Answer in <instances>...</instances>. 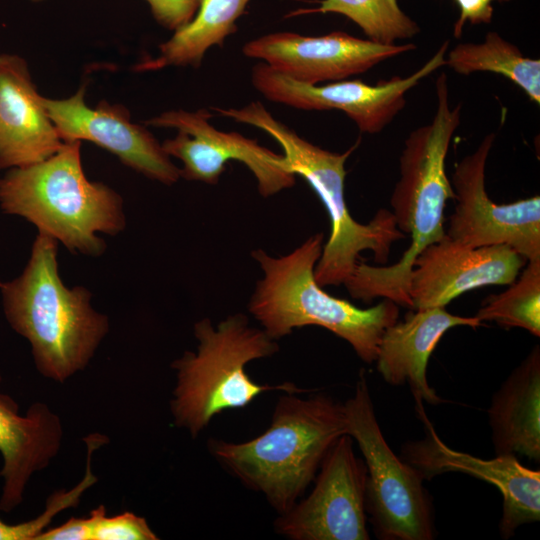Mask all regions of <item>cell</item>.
Listing matches in <instances>:
<instances>
[{
    "label": "cell",
    "mask_w": 540,
    "mask_h": 540,
    "mask_svg": "<svg viewBox=\"0 0 540 540\" xmlns=\"http://www.w3.org/2000/svg\"><path fill=\"white\" fill-rule=\"evenodd\" d=\"M212 110L272 136L284 151V167L303 177L323 203L331 232L314 270L320 286L344 284L362 251H371L378 264L387 263L392 245L406 237L397 228L391 210L381 208L368 223L362 224L352 217L345 199V163L359 141L344 153L322 149L276 120L258 101L240 109L212 107Z\"/></svg>",
    "instance_id": "obj_6"
},
{
    "label": "cell",
    "mask_w": 540,
    "mask_h": 540,
    "mask_svg": "<svg viewBox=\"0 0 540 540\" xmlns=\"http://www.w3.org/2000/svg\"><path fill=\"white\" fill-rule=\"evenodd\" d=\"M57 254V240L38 233L22 273L0 282V294L7 322L30 343L36 370L63 384L88 366L110 322L93 308L86 287L64 284Z\"/></svg>",
    "instance_id": "obj_2"
},
{
    "label": "cell",
    "mask_w": 540,
    "mask_h": 540,
    "mask_svg": "<svg viewBox=\"0 0 540 540\" xmlns=\"http://www.w3.org/2000/svg\"><path fill=\"white\" fill-rule=\"evenodd\" d=\"M482 325L475 316L453 315L445 307L411 309L383 333L376 355L377 370L390 385L408 384L416 402L442 403L427 380V364L443 335L457 326Z\"/></svg>",
    "instance_id": "obj_19"
},
{
    "label": "cell",
    "mask_w": 540,
    "mask_h": 540,
    "mask_svg": "<svg viewBox=\"0 0 540 540\" xmlns=\"http://www.w3.org/2000/svg\"><path fill=\"white\" fill-rule=\"evenodd\" d=\"M63 433L60 416L47 404L35 402L21 415L17 402L0 393L1 511L10 513L23 502L32 475L58 455Z\"/></svg>",
    "instance_id": "obj_18"
},
{
    "label": "cell",
    "mask_w": 540,
    "mask_h": 540,
    "mask_svg": "<svg viewBox=\"0 0 540 540\" xmlns=\"http://www.w3.org/2000/svg\"><path fill=\"white\" fill-rule=\"evenodd\" d=\"M527 262L518 280L500 294L486 298L475 315L480 322L493 321L540 336V259Z\"/></svg>",
    "instance_id": "obj_24"
},
{
    "label": "cell",
    "mask_w": 540,
    "mask_h": 540,
    "mask_svg": "<svg viewBox=\"0 0 540 540\" xmlns=\"http://www.w3.org/2000/svg\"><path fill=\"white\" fill-rule=\"evenodd\" d=\"M416 411L426 427V436L403 447L404 460L416 468L423 479L446 472L466 473L499 489L502 498L500 533L504 539L517 528L540 520V472L520 464L515 455H496L481 459L448 447L438 436L423 409Z\"/></svg>",
    "instance_id": "obj_15"
},
{
    "label": "cell",
    "mask_w": 540,
    "mask_h": 540,
    "mask_svg": "<svg viewBox=\"0 0 540 540\" xmlns=\"http://www.w3.org/2000/svg\"><path fill=\"white\" fill-rule=\"evenodd\" d=\"M319 469L309 496L276 519L277 533L292 540H368L367 470L353 438L340 436Z\"/></svg>",
    "instance_id": "obj_12"
},
{
    "label": "cell",
    "mask_w": 540,
    "mask_h": 540,
    "mask_svg": "<svg viewBox=\"0 0 540 540\" xmlns=\"http://www.w3.org/2000/svg\"><path fill=\"white\" fill-rule=\"evenodd\" d=\"M30 1L38 3V2L45 1V0H30Z\"/></svg>",
    "instance_id": "obj_30"
},
{
    "label": "cell",
    "mask_w": 540,
    "mask_h": 540,
    "mask_svg": "<svg viewBox=\"0 0 540 540\" xmlns=\"http://www.w3.org/2000/svg\"><path fill=\"white\" fill-rule=\"evenodd\" d=\"M347 434L358 444L367 470L365 509L381 540H432L433 508L419 471L402 461L380 429L366 377L344 404Z\"/></svg>",
    "instance_id": "obj_8"
},
{
    "label": "cell",
    "mask_w": 540,
    "mask_h": 540,
    "mask_svg": "<svg viewBox=\"0 0 540 540\" xmlns=\"http://www.w3.org/2000/svg\"><path fill=\"white\" fill-rule=\"evenodd\" d=\"M92 540H157L144 517L133 512L108 516L104 505L89 513Z\"/></svg>",
    "instance_id": "obj_26"
},
{
    "label": "cell",
    "mask_w": 540,
    "mask_h": 540,
    "mask_svg": "<svg viewBox=\"0 0 540 540\" xmlns=\"http://www.w3.org/2000/svg\"><path fill=\"white\" fill-rule=\"evenodd\" d=\"M415 49L413 43L387 45L341 31L322 36L276 32L245 43L242 52L296 81L315 85L364 73Z\"/></svg>",
    "instance_id": "obj_14"
},
{
    "label": "cell",
    "mask_w": 540,
    "mask_h": 540,
    "mask_svg": "<svg viewBox=\"0 0 540 540\" xmlns=\"http://www.w3.org/2000/svg\"><path fill=\"white\" fill-rule=\"evenodd\" d=\"M196 351H185L171 364L176 385L170 411L176 427L196 438L217 414L249 405L268 391L301 393L293 383L260 384L250 378L246 366L279 350L276 340L254 328L241 313L213 326L209 318L194 325Z\"/></svg>",
    "instance_id": "obj_7"
},
{
    "label": "cell",
    "mask_w": 540,
    "mask_h": 540,
    "mask_svg": "<svg viewBox=\"0 0 540 540\" xmlns=\"http://www.w3.org/2000/svg\"><path fill=\"white\" fill-rule=\"evenodd\" d=\"M460 9L458 20L454 24L453 35L460 38L464 24L489 23L493 15L494 1L507 2L510 0H455Z\"/></svg>",
    "instance_id": "obj_28"
},
{
    "label": "cell",
    "mask_w": 540,
    "mask_h": 540,
    "mask_svg": "<svg viewBox=\"0 0 540 540\" xmlns=\"http://www.w3.org/2000/svg\"><path fill=\"white\" fill-rule=\"evenodd\" d=\"M279 397L270 426L241 443L210 439L217 462L247 488L262 493L279 513L288 512L314 480L335 441L347 434L343 404L328 395Z\"/></svg>",
    "instance_id": "obj_3"
},
{
    "label": "cell",
    "mask_w": 540,
    "mask_h": 540,
    "mask_svg": "<svg viewBox=\"0 0 540 540\" xmlns=\"http://www.w3.org/2000/svg\"><path fill=\"white\" fill-rule=\"evenodd\" d=\"M37 540H92L89 517H71L55 528H47Z\"/></svg>",
    "instance_id": "obj_29"
},
{
    "label": "cell",
    "mask_w": 540,
    "mask_h": 540,
    "mask_svg": "<svg viewBox=\"0 0 540 540\" xmlns=\"http://www.w3.org/2000/svg\"><path fill=\"white\" fill-rule=\"evenodd\" d=\"M0 208L24 218L74 254L102 255L106 243L126 227L123 198L104 183L89 180L81 142H64L47 159L8 169L0 178Z\"/></svg>",
    "instance_id": "obj_4"
},
{
    "label": "cell",
    "mask_w": 540,
    "mask_h": 540,
    "mask_svg": "<svg viewBox=\"0 0 540 540\" xmlns=\"http://www.w3.org/2000/svg\"><path fill=\"white\" fill-rule=\"evenodd\" d=\"M212 114L206 109L189 112L169 110L146 121L154 127L175 128L178 133L162 143L163 150L183 163L180 176L191 181L216 184L229 160H238L255 176L264 197L292 187L296 175L283 166L284 156L277 154L237 132L213 127Z\"/></svg>",
    "instance_id": "obj_11"
},
{
    "label": "cell",
    "mask_w": 540,
    "mask_h": 540,
    "mask_svg": "<svg viewBox=\"0 0 540 540\" xmlns=\"http://www.w3.org/2000/svg\"><path fill=\"white\" fill-rule=\"evenodd\" d=\"M201 0H146L154 19L164 28L176 31L189 23Z\"/></svg>",
    "instance_id": "obj_27"
},
{
    "label": "cell",
    "mask_w": 540,
    "mask_h": 540,
    "mask_svg": "<svg viewBox=\"0 0 540 540\" xmlns=\"http://www.w3.org/2000/svg\"><path fill=\"white\" fill-rule=\"evenodd\" d=\"M250 0H201L192 20L174 31L158 46L159 55L136 64L137 72L156 71L168 66L199 67L206 51L223 46L225 39L237 31L236 21Z\"/></svg>",
    "instance_id": "obj_21"
},
{
    "label": "cell",
    "mask_w": 540,
    "mask_h": 540,
    "mask_svg": "<svg viewBox=\"0 0 540 540\" xmlns=\"http://www.w3.org/2000/svg\"><path fill=\"white\" fill-rule=\"evenodd\" d=\"M323 241V233H316L280 257L253 251L264 275L256 284L249 312L274 340L296 328L319 326L347 341L362 361L371 364L384 331L398 321L399 306L384 299L362 309L324 291L314 275Z\"/></svg>",
    "instance_id": "obj_5"
},
{
    "label": "cell",
    "mask_w": 540,
    "mask_h": 540,
    "mask_svg": "<svg viewBox=\"0 0 540 540\" xmlns=\"http://www.w3.org/2000/svg\"><path fill=\"white\" fill-rule=\"evenodd\" d=\"M2 381V374H1V371H0V382Z\"/></svg>",
    "instance_id": "obj_31"
},
{
    "label": "cell",
    "mask_w": 540,
    "mask_h": 540,
    "mask_svg": "<svg viewBox=\"0 0 540 540\" xmlns=\"http://www.w3.org/2000/svg\"><path fill=\"white\" fill-rule=\"evenodd\" d=\"M63 144L27 62L16 54H0V169L38 163Z\"/></svg>",
    "instance_id": "obj_17"
},
{
    "label": "cell",
    "mask_w": 540,
    "mask_h": 540,
    "mask_svg": "<svg viewBox=\"0 0 540 540\" xmlns=\"http://www.w3.org/2000/svg\"><path fill=\"white\" fill-rule=\"evenodd\" d=\"M449 41L416 72L394 76L376 85L361 80H339L326 85L296 81L266 63L252 68L251 81L270 101L302 110H340L354 121L362 133L381 132L404 108L406 93L423 78L445 65Z\"/></svg>",
    "instance_id": "obj_10"
},
{
    "label": "cell",
    "mask_w": 540,
    "mask_h": 540,
    "mask_svg": "<svg viewBox=\"0 0 540 540\" xmlns=\"http://www.w3.org/2000/svg\"><path fill=\"white\" fill-rule=\"evenodd\" d=\"M526 259L507 245L472 248L447 235L415 259L409 280L412 309L445 307L467 291L513 283Z\"/></svg>",
    "instance_id": "obj_16"
},
{
    "label": "cell",
    "mask_w": 540,
    "mask_h": 540,
    "mask_svg": "<svg viewBox=\"0 0 540 540\" xmlns=\"http://www.w3.org/2000/svg\"><path fill=\"white\" fill-rule=\"evenodd\" d=\"M320 6L292 13H338L356 23L369 40L395 44L414 37L419 25L399 6L398 0H319Z\"/></svg>",
    "instance_id": "obj_23"
},
{
    "label": "cell",
    "mask_w": 540,
    "mask_h": 540,
    "mask_svg": "<svg viewBox=\"0 0 540 540\" xmlns=\"http://www.w3.org/2000/svg\"><path fill=\"white\" fill-rule=\"evenodd\" d=\"M496 455L540 459V350L535 346L495 392L488 409Z\"/></svg>",
    "instance_id": "obj_20"
},
{
    "label": "cell",
    "mask_w": 540,
    "mask_h": 540,
    "mask_svg": "<svg viewBox=\"0 0 540 540\" xmlns=\"http://www.w3.org/2000/svg\"><path fill=\"white\" fill-rule=\"evenodd\" d=\"M437 106L432 121L413 130L399 158L400 177L390 197L397 228L411 242L400 260L389 266L359 261L344 283L350 296L364 302L389 299L412 309L409 280L416 257L446 236L444 210L454 193L445 170L451 139L460 125L461 106L451 107L448 78L435 83Z\"/></svg>",
    "instance_id": "obj_1"
},
{
    "label": "cell",
    "mask_w": 540,
    "mask_h": 540,
    "mask_svg": "<svg viewBox=\"0 0 540 540\" xmlns=\"http://www.w3.org/2000/svg\"><path fill=\"white\" fill-rule=\"evenodd\" d=\"M88 489L84 480L70 490H57L47 499L45 509L36 518L18 523L7 524L0 518V540H37L48 528L55 516L67 508L78 506L81 496Z\"/></svg>",
    "instance_id": "obj_25"
},
{
    "label": "cell",
    "mask_w": 540,
    "mask_h": 540,
    "mask_svg": "<svg viewBox=\"0 0 540 540\" xmlns=\"http://www.w3.org/2000/svg\"><path fill=\"white\" fill-rule=\"evenodd\" d=\"M85 85L65 99L42 96V103L63 142L89 141L114 154L125 166L166 185L179 180L180 169L162 144L142 125L133 123L126 107L85 102Z\"/></svg>",
    "instance_id": "obj_13"
},
{
    "label": "cell",
    "mask_w": 540,
    "mask_h": 540,
    "mask_svg": "<svg viewBox=\"0 0 540 540\" xmlns=\"http://www.w3.org/2000/svg\"><path fill=\"white\" fill-rule=\"evenodd\" d=\"M445 65L468 76L474 72L500 74L520 87L535 103H540V61L523 55L513 43L497 32H489L481 43H460L447 51Z\"/></svg>",
    "instance_id": "obj_22"
},
{
    "label": "cell",
    "mask_w": 540,
    "mask_h": 540,
    "mask_svg": "<svg viewBox=\"0 0 540 540\" xmlns=\"http://www.w3.org/2000/svg\"><path fill=\"white\" fill-rule=\"evenodd\" d=\"M496 134L454 167L451 185L455 201L446 235L469 247L507 245L526 261L540 259V197L507 204L493 202L485 188V169Z\"/></svg>",
    "instance_id": "obj_9"
}]
</instances>
